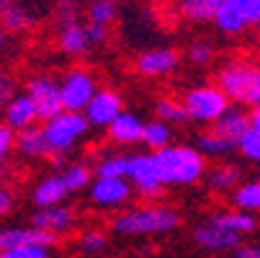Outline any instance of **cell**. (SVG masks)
Here are the masks:
<instances>
[{
  "instance_id": "obj_3",
  "label": "cell",
  "mask_w": 260,
  "mask_h": 258,
  "mask_svg": "<svg viewBox=\"0 0 260 258\" xmlns=\"http://www.w3.org/2000/svg\"><path fill=\"white\" fill-rule=\"evenodd\" d=\"M178 225H180V214L168 207H139V209L121 212L111 222V230L116 235H160L175 230Z\"/></svg>"
},
{
  "instance_id": "obj_20",
  "label": "cell",
  "mask_w": 260,
  "mask_h": 258,
  "mask_svg": "<svg viewBox=\"0 0 260 258\" xmlns=\"http://www.w3.org/2000/svg\"><path fill=\"white\" fill-rule=\"evenodd\" d=\"M240 240H242V235L221 230V227H216L211 222H206V225H201L196 230V243L209 248V250H232V248L240 245Z\"/></svg>"
},
{
  "instance_id": "obj_10",
  "label": "cell",
  "mask_w": 260,
  "mask_h": 258,
  "mask_svg": "<svg viewBox=\"0 0 260 258\" xmlns=\"http://www.w3.org/2000/svg\"><path fill=\"white\" fill-rule=\"evenodd\" d=\"M126 181H132L144 196H160L165 186L152 155H132L126 165Z\"/></svg>"
},
{
  "instance_id": "obj_29",
  "label": "cell",
  "mask_w": 260,
  "mask_h": 258,
  "mask_svg": "<svg viewBox=\"0 0 260 258\" xmlns=\"http://www.w3.org/2000/svg\"><path fill=\"white\" fill-rule=\"evenodd\" d=\"M232 150H237V145L230 142V139H224V137L216 134V132H211V129L199 137V153L201 155H227Z\"/></svg>"
},
{
  "instance_id": "obj_34",
  "label": "cell",
  "mask_w": 260,
  "mask_h": 258,
  "mask_svg": "<svg viewBox=\"0 0 260 258\" xmlns=\"http://www.w3.org/2000/svg\"><path fill=\"white\" fill-rule=\"evenodd\" d=\"M106 235L101 230H85L80 235V250L88 253V255H95V253H103L106 250Z\"/></svg>"
},
{
  "instance_id": "obj_37",
  "label": "cell",
  "mask_w": 260,
  "mask_h": 258,
  "mask_svg": "<svg viewBox=\"0 0 260 258\" xmlns=\"http://www.w3.org/2000/svg\"><path fill=\"white\" fill-rule=\"evenodd\" d=\"M11 96H13V80L6 75V72H0V108L8 103Z\"/></svg>"
},
{
  "instance_id": "obj_2",
  "label": "cell",
  "mask_w": 260,
  "mask_h": 258,
  "mask_svg": "<svg viewBox=\"0 0 260 258\" xmlns=\"http://www.w3.org/2000/svg\"><path fill=\"white\" fill-rule=\"evenodd\" d=\"M216 85L235 103L257 106L260 103V65L247 57H235L221 65Z\"/></svg>"
},
{
  "instance_id": "obj_24",
  "label": "cell",
  "mask_w": 260,
  "mask_h": 258,
  "mask_svg": "<svg viewBox=\"0 0 260 258\" xmlns=\"http://www.w3.org/2000/svg\"><path fill=\"white\" fill-rule=\"evenodd\" d=\"M13 147H18V153L26 155V158H47V155H49L44 132H42V127H36V124L21 129V132L16 134Z\"/></svg>"
},
{
  "instance_id": "obj_33",
  "label": "cell",
  "mask_w": 260,
  "mask_h": 258,
  "mask_svg": "<svg viewBox=\"0 0 260 258\" xmlns=\"http://www.w3.org/2000/svg\"><path fill=\"white\" fill-rule=\"evenodd\" d=\"M6 258H49V248L36 245V243H26V245H16L8 250H0Z\"/></svg>"
},
{
  "instance_id": "obj_45",
  "label": "cell",
  "mask_w": 260,
  "mask_h": 258,
  "mask_svg": "<svg viewBox=\"0 0 260 258\" xmlns=\"http://www.w3.org/2000/svg\"><path fill=\"white\" fill-rule=\"evenodd\" d=\"M0 258H6V255H3V253H0Z\"/></svg>"
},
{
  "instance_id": "obj_28",
  "label": "cell",
  "mask_w": 260,
  "mask_h": 258,
  "mask_svg": "<svg viewBox=\"0 0 260 258\" xmlns=\"http://www.w3.org/2000/svg\"><path fill=\"white\" fill-rule=\"evenodd\" d=\"M240 183V168L235 165H216L209 170V186L214 191H232Z\"/></svg>"
},
{
  "instance_id": "obj_39",
  "label": "cell",
  "mask_w": 260,
  "mask_h": 258,
  "mask_svg": "<svg viewBox=\"0 0 260 258\" xmlns=\"http://www.w3.org/2000/svg\"><path fill=\"white\" fill-rule=\"evenodd\" d=\"M235 258H260V248H255V245L240 248V245H237V255H235Z\"/></svg>"
},
{
  "instance_id": "obj_42",
  "label": "cell",
  "mask_w": 260,
  "mask_h": 258,
  "mask_svg": "<svg viewBox=\"0 0 260 258\" xmlns=\"http://www.w3.org/2000/svg\"><path fill=\"white\" fill-rule=\"evenodd\" d=\"M57 6H78V3H83V0H54Z\"/></svg>"
},
{
  "instance_id": "obj_44",
  "label": "cell",
  "mask_w": 260,
  "mask_h": 258,
  "mask_svg": "<svg viewBox=\"0 0 260 258\" xmlns=\"http://www.w3.org/2000/svg\"><path fill=\"white\" fill-rule=\"evenodd\" d=\"M257 44H260V26H257Z\"/></svg>"
},
{
  "instance_id": "obj_12",
  "label": "cell",
  "mask_w": 260,
  "mask_h": 258,
  "mask_svg": "<svg viewBox=\"0 0 260 258\" xmlns=\"http://www.w3.org/2000/svg\"><path fill=\"white\" fill-rule=\"evenodd\" d=\"M26 96L31 98L36 117L39 119H49L54 114L62 111V98H59V83L49 80V78H34L26 88Z\"/></svg>"
},
{
  "instance_id": "obj_23",
  "label": "cell",
  "mask_w": 260,
  "mask_h": 258,
  "mask_svg": "<svg viewBox=\"0 0 260 258\" xmlns=\"http://www.w3.org/2000/svg\"><path fill=\"white\" fill-rule=\"evenodd\" d=\"M173 6L183 21L201 23V21H214V13L219 11L221 0H175Z\"/></svg>"
},
{
  "instance_id": "obj_11",
  "label": "cell",
  "mask_w": 260,
  "mask_h": 258,
  "mask_svg": "<svg viewBox=\"0 0 260 258\" xmlns=\"http://www.w3.org/2000/svg\"><path fill=\"white\" fill-rule=\"evenodd\" d=\"M119 111H124V103H121V96L111 88H101L90 96V101L85 103L83 108V117L88 124L93 127H106L111 119H114Z\"/></svg>"
},
{
  "instance_id": "obj_16",
  "label": "cell",
  "mask_w": 260,
  "mask_h": 258,
  "mask_svg": "<svg viewBox=\"0 0 260 258\" xmlns=\"http://www.w3.org/2000/svg\"><path fill=\"white\" fill-rule=\"evenodd\" d=\"M0 111H3L6 127H11L13 132H21V129L36 124V119H39V117H36V108H34L31 98H28L26 93H21V96H11L8 103L0 108Z\"/></svg>"
},
{
  "instance_id": "obj_40",
  "label": "cell",
  "mask_w": 260,
  "mask_h": 258,
  "mask_svg": "<svg viewBox=\"0 0 260 258\" xmlns=\"http://www.w3.org/2000/svg\"><path fill=\"white\" fill-rule=\"evenodd\" d=\"M8 44H11V31H8L3 23H0V52H6Z\"/></svg>"
},
{
  "instance_id": "obj_31",
  "label": "cell",
  "mask_w": 260,
  "mask_h": 258,
  "mask_svg": "<svg viewBox=\"0 0 260 258\" xmlns=\"http://www.w3.org/2000/svg\"><path fill=\"white\" fill-rule=\"evenodd\" d=\"M126 165H129L126 155H106L95 165V176L98 178H126Z\"/></svg>"
},
{
  "instance_id": "obj_43",
  "label": "cell",
  "mask_w": 260,
  "mask_h": 258,
  "mask_svg": "<svg viewBox=\"0 0 260 258\" xmlns=\"http://www.w3.org/2000/svg\"><path fill=\"white\" fill-rule=\"evenodd\" d=\"M8 170H11V168L6 165V160H0V181H3V178H8V176H6Z\"/></svg>"
},
{
  "instance_id": "obj_32",
  "label": "cell",
  "mask_w": 260,
  "mask_h": 258,
  "mask_svg": "<svg viewBox=\"0 0 260 258\" xmlns=\"http://www.w3.org/2000/svg\"><path fill=\"white\" fill-rule=\"evenodd\" d=\"M157 114H160L162 122H175V124L188 122V114H185L183 103H178V101H173V98H162V101H157Z\"/></svg>"
},
{
  "instance_id": "obj_30",
  "label": "cell",
  "mask_w": 260,
  "mask_h": 258,
  "mask_svg": "<svg viewBox=\"0 0 260 258\" xmlns=\"http://www.w3.org/2000/svg\"><path fill=\"white\" fill-rule=\"evenodd\" d=\"M64 186L70 191H80L85 186H90V168L88 165H80V163H72V165H64V170L59 173Z\"/></svg>"
},
{
  "instance_id": "obj_38",
  "label": "cell",
  "mask_w": 260,
  "mask_h": 258,
  "mask_svg": "<svg viewBox=\"0 0 260 258\" xmlns=\"http://www.w3.org/2000/svg\"><path fill=\"white\" fill-rule=\"evenodd\" d=\"M11 209H13V194L0 183V217H6Z\"/></svg>"
},
{
  "instance_id": "obj_8",
  "label": "cell",
  "mask_w": 260,
  "mask_h": 258,
  "mask_svg": "<svg viewBox=\"0 0 260 258\" xmlns=\"http://www.w3.org/2000/svg\"><path fill=\"white\" fill-rule=\"evenodd\" d=\"M98 91L95 78L85 67H72L64 72V80L59 83V98H62V108L67 111H83L85 103L90 101V96Z\"/></svg>"
},
{
  "instance_id": "obj_22",
  "label": "cell",
  "mask_w": 260,
  "mask_h": 258,
  "mask_svg": "<svg viewBox=\"0 0 260 258\" xmlns=\"http://www.w3.org/2000/svg\"><path fill=\"white\" fill-rule=\"evenodd\" d=\"M214 124V129L211 132H216V134H221L224 139H230V142H235L237 145V139L242 137V132L250 127L247 124V114L242 111V108H232V106H227V111L221 114L216 122H211Z\"/></svg>"
},
{
  "instance_id": "obj_21",
  "label": "cell",
  "mask_w": 260,
  "mask_h": 258,
  "mask_svg": "<svg viewBox=\"0 0 260 258\" xmlns=\"http://www.w3.org/2000/svg\"><path fill=\"white\" fill-rule=\"evenodd\" d=\"M209 222L221 227V230H230V233H237V235H247L255 230V217L250 212H242V209H221V212H214L209 217Z\"/></svg>"
},
{
  "instance_id": "obj_1",
  "label": "cell",
  "mask_w": 260,
  "mask_h": 258,
  "mask_svg": "<svg viewBox=\"0 0 260 258\" xmlns=\"http://www.w3.org/2000/svg\"><path fill=\"white\" fill-rule=\"evenodd\" d=\"M155 165L165 186H185V183H196L206 170V158L196 147L185 145H168L155 150Z\"/></svg>"
},
{
  "instance_id": "obj_46",
  "label": "cell",
  "mask_w": 260,
  "mask_h": 258,
  "mask_svg": "<svg viewBox=\"0 0 260 258\" xmlns=\"http://www.w3.org/2000/svg\"><path fill=\"white\" fill-rule=\"evenodd\" d=\"M255 132H257V129H255Z\"/></svg>"
},
{
  "instance_id": "obj_27",
  "label": "cell",
  "mask_w": 260,
  "mask_h": 258,
  "mask_svg": "<svg viewBox=\"0 0 260 258\" xmlns=\"http://www.w3.org/2000/svg\"><path fill=\"white\" fill-rule=\"evenodd\" d=\"M232 202H235V209H242V212H260V178L237 186L235 194H232Z\"/></svg>"
},
{
  "instance_id": "obj_19",
  "label": "cell",
  "mask_w": 260,
  "mask_h": 258,
  "mask_svg": "<svg viewBox=\"0 0 260 258\" xmlns=\"http://www.w3.org/2000/svg\"><path fill=\"white\" fill-rule=\"evenodd\" d=\"M121 6L119 0H85V8H83V21L93 23V26H103L111 28L119 21Z\"/></svg>"
},
{
  "instance_id": "obj_17",
  "label": "cell",
  "mask_w": 260,
  "mask_h": 258,
  "mask_svg": "<svg viewBox=\"0 0 260 258\" xmlns=\"http://www.w3.org/2000/svg\"><path fill=\"white\" fill-rule=\"evenodd\" d=\"M72 222H75V214H72V209L62 207V204H52V207H39V212L34 214L31 225L39 227V230H47V233H64L72 227Z\"/></svg>"
},
{
  "instance_id": "obj_13",
  "label": "cell",
  "mask_w": 260,
  "mask_h": 258,
  "mask_svg": "<svg viewBox=\"0 0 260 258\" xmlns=\"http://www.w3.org/2000/svg\"><path fill=\"white\" fill-rule=\"evenodd\" d=\"M132 199V183L126 178H95L90 186V202L98 207H121Z\"/></svg>"
},
{
  "instance_id": "obj_4",
  "label": "cell",
  "mask_w": 260,
  "mask_h": 258,
  "mask_svg": "<svg viewBox=\"0 0 260 258\" xmlns=\"http://www.w3.org/2000/svg\"><path fill=\"white\" fill-rule=\"evenodd\" d=\"M88 122L83 117V111H67L62 108L59 114L44 119V139H47V147H49V155H62L67 153L75 142H80L88 132Z\"/></svg>"
},
{
  "instance_id": "obj_15",
  "label": "cell",
  "mask_w": 260,
  "mask_h": 258,
  "mask_svg": "<svg viewBox=\"0 0 260 258\" xmlns=\"http://www.w3.org/2000/svg\"><path fill=\"white\" fill-rule=\"evenodd\" d=\"M26 243H36V245H44L52 248L54 243H59V238L54 233L39 230V227H3L0 230V250H8L16 245H26Z\"/></svg>"
},
{
  "instance_id": "obj_26",
  "label": "cell",
  "mask_w": 260,
  "mask_h": 258,
  "mask_svg": "<svg viewBox=\"0 0 260 258\" xmlns=\"http://www.w3.org/2000/svg\"><path fill=\"white\" fill-rule=\"evenodd\" d=\"M170 139H173V129H170V124L162 122V119H155V122H150V124H144V129H142V142L150 147L152 153L160 150V147H168Z\"/></svg>"
},
{
  "instance_id": "obj_41",
  "label": "cell",
  "mask_w": 260,
  "mask_h": 258,
  "mask_svg": "<svg viewBox=\"0 0 260 258\" xmlns=\"http://www.w3.org/2000/svg\"><path fill=\"white\" fill-rule=\"evenodd\" d=\"M144 3H150V6H155V8H168V6L175 3V0H144Z\"/></svg>"
},
{
  "instance_id": "obj_7",
  "label": "cell",
  "mask_w": 260,
  "mask_h": 258,
  "mask_svg": "<svg viewBox=\"0 0 260 258\" xmlns=\"http://www.w3.org/2000/svg\"><path fill=\"white\" fill-rule=\"evenodd\" d=\"M57 42L59 49L70 57H83L90 49V39L85 31V21L78 18L75 6H59L57 11Z\"/></svg>"
},
{
  "instance_id": "obj_6",
  "label": "cell",
  "mask_w": 260,
  "mask_h": 258,
  "mask_svg": "<svg viewBox=\"0 0 260 258\" xmlns=\"http://www.w3.org/2000/svg\"><path fill=\"white\" fill-rule=\"evenodd\" d=\"M227 106H230V98L221 93L219 85L191 88L188 93H185V101H183V108H185V114H188V119L204 122V124L216 122L227 111Z\"/></svg>"
},
{
  "instance_id": "obj_25",
  "label": "cell",
  "mask_w": 260,
  "mask_h": 258,
  "mask_svg": "<svg viewBox=\"0 0 260 258\" xmlns=\"http://www.w3.org/2000/svg\"><path fill=\"white\" fill-rule=\"evenodd\" d=\"M70 194V189L64 186V181L59 173H52L47 178H42L39 183H36L34 189V202L39 207H52V204H59L64 196Z\"/></svg>"
},
{
  "instance_id": "obj_35",
  "label": "cell",
  "mask_w": 260,
  "mask_h": 258,
  "mask_svg": "<svg viewBox=\"0 0 260 258\" xmlns=\"http://www.w3.org/2000/svg\"><path fill=\"white\" fill-rule=\"evenodd\" d=\"M188 60L193 65H209L214 60V47L209 42H193L188 47Z\"/></svg>"
},
{
  "instance_id": "obj_5",
  "label": "cell",
  "mask_w": 260,
  "mask_h": 258,
  "mask_svg": "<svg viewBox=\"0 0 260 258\" xmlns=\"http://www.w3.org/2000/svg\"><path fill=\"white\" fill-rule=\"evenodd\" d=\"M214 23L221 34H245L250 26H260V0H221L214 13Z\"/></svg>"
},
{
  "instance_id": "obj_18",
  "label": "cell",
  "mask_w": 260,
  "mask_h": 258,
  "mask_svg": "<svg viewBox=\"0 0 260 258\" xmlns=\"http://www.w3.org/2000/svg\"><path fill=\"white\" fill-rule=\"evenodd\" d=\"M108 137L119 142V145H134V142H142V129H144V122L137 117V114H129V111H119L108 124Z\"/></svg>"
},
{
  "instance_id": "obj_9",
  "label": "cell",
  "mask_w": 260,
  "mask_h": 258,
  "mask_svg": "<svg viewBox=\"0 0 260 258\" xmlns=\"http://www.w3.org/2000/svg\"><path fill=\"white\" fill-rule=\"evenodd\" d=\"M42 0H0V23L11 34H26L39 21Z\"/></svg>"
},
{
  "instance_id": "obj_14",
  "label": "cell",
  "mask_w": 260,
  "mask_h": 258,
  "mask_svg": "<svg viewBox=\"0 0 260 258\" xmlns=\"http://www.w3.org/2000/svg\"><path fill=\"white\" fill-rule=\"evenodd\" d=\"M178 62H180V57L175 49L155 47V49H147L137 57V72L144 78H162L178 67Z\"/></svg>"
},
{
  "instance_id": "obj_36",
  "label": "cell",
  "mask_w": 260,
  "mask_h": 258,
  "mask_svg": "<svg viewBox=\"0 0 260 258\" xmlns=\"http://www.w3.org/2000/svg\"><path fill=\"white\" fill-rule=\"evenodd\" d=\"M13 142H16V132L6 124H0V160L8 158V153L13 150Z\"/></svg>"
}]
</instances>
